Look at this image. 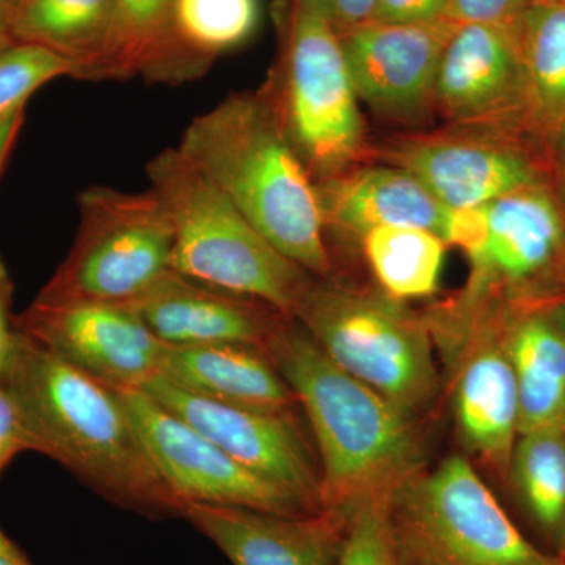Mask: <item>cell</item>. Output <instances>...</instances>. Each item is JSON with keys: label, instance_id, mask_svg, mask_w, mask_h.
<instances>
[{"label": "cell", "instance_id": "6da1fadb", "mask_svg": "<svg viewBox=\"0 0 565 565\" xmlns=\"http://www.w3.org/2000/svg\"><path fill=\"white\" fill-rule=\"evenodd\" d=\"M0 382L20 405L33 451L47 456L104 500L148 519L182 516L114 390L14 330Z\"/></svg>", "mask_w": 565, "mask_h": 565}, {"label": "cell", "instance_id": "7a4b0ae2", "mask_svg": "<svg viewBox=\"0 0 565 565\" xmlns=\"http://www.w3.org/2000/svg\"><path fill=\"white\" fill-rule=\"evenodd\" d=\"M291 386L318 452L326 511L392 493L427 465L418 419L337 366L299 322L285 319L264 345Z\"/></svg>", "mask_w": 565, "mask_h": 565}, {"label": "cell", "instance_id": "3957f363", "mask_svg": "<svg viewBox=\"0 0 565 565\" xmlns=\"http://www.w3.org/2000/svg\"><path fill=\"white\" fill-rule=\"evenodd\" d=\"M178 148L281 255L332 277L313 178L258 90L233 93L193 118Z\"/></svg>", "mask_w": 565, "mask_h": 565}, {"label": "cell", "instance_id": "277c9868", "mask_svg": "<svg viewBox=\"0 0 565 565\" xmlns=\"http://www.w3.org/2000/svg\"><path fill=\"white\" fill-rule=\"evenodd\" d=\"M277 54L259 95L315 182L370 162L371 141L332 24L300 0H275Z\"/></svg>", "mask_w": 565, "mask_h": 565}, {"label": "cell", "instance_id": "5b68a950", "mask_svg": "<svg viewBox=\"0 0 565 565\" xmlns=\"http://www.w3.org/2000/svg\"><path fill=\"white\" fill-rule=\"evenodd\" d=\"M147 174L172 222L177 273L294 318L315 275L281 255L180 148L154 156Z\"/></svg>", "mask_w": 565, "mask_h": 565}, {"label": "cell", "instance_id": "8992f818", "mask_svg": "<svg viewBox=\"0 0 565 565\" xmlns=\"http://www.w3.org/2000/svg\"><path fill=\"white\" fill-rule=\"evenodd\" d=\"M486 211V237L467 255L463 288L422 315L448 367L494 311L563 296L565 212L550 184L509 193Z\"/></svg>", "mask_w": 565, "mask_h": 565}, {"label": "cell", "instance_id": "52a82bcc", "mask_svg": "<svg viewBox=\"0 0 565 565\" xmlns=\"http://www.w3.org/2000/svg\"><path fill=\"white\" fill-rule=\"evenodd\" d=\"M292 319L337 366L405 415L419 422L433 411L441 375L423 316L381 289L315 277Z\"/></svg>", "mask_w": 565, "mask_h": 565}, {"label": "cell", "instance_id": "ba28073f", "mask_svg": "<svg viewBox=\"0 0 565 565\" xmlns=\"http://www.w3.org/2000/svg\"><path fill=\"white\" fill-rule=\"evenodd\" d=\"M390 519L399 565H564L515 526L467 456L405 479Z\"/></svg>", "mask_w": 565, "mask_h": 565}, {"label": "cell", "instance_id": "9c48e42d", "mask_svg": "<svg viewBox=\"0 0 565 565\" xmlns=\"http://www.w3.org/2000/svg\"><path fill=\"white\" fill-rule=\"evenodd\" d=\"M73 247L36 299L131 305L173 269V226L158 193L92 185L77 196Z\"/></svg>", "mask_w": 565, "mask_h": 565}, {"label": "cell", "instance_id": "30bf717a", "mask_svg": "<svg viewBox=\"0 0 565 565\" xmlns=\"http://www.w3.org/2000/svg\"><path fill=\"white\" fill-rule=\"evenodd\" d=\"M522 132L445 125L371 143L367 161L414 174L449 210L484 206L509 193L550 184L546 158L527 151Z\"/></svg>", "mask_w": 565, "mask_h": 565}, {"label": "cell", "instance_id": "8fae6325", "mask_svg": "<svg viewBox=\"0 0 565 565\" xmlns=\"http://www.w3.org/2000/svg\"><path fill=\"white\" fill-rule=\"evenodd\" d=\"M114 392L182 508L210 504L288 516L319 514L281 487L253 473L141 390Z\"/></svg>", "mask_w": 565, "mask_h": 565}, {"label": "cell", "instance_id": "7c38bea8", "mask_svg": "<svg viewBox=\"0 0 565 565\" xmlns=\"http://www.w3.org/2000/svg\"><path fill=\"white\" fill-rule=\"evenodd\" d=\"M140 390L253 473L299 498L311 511H326L321 463L296 411H255L215 403L185 392L162 375Z\"/></svg>", "mask_w": 565, "mask_h": 565}, {"label": "cell", "instance_id": "4fadbf2b", "mask_svg": "<svg viewBox=\"0 0 565 565\" xmlns=\"http://www.w3.org/2000/svg\"><path fill=\"white\" fill-rule=\"evenodd\" d=\"M13 327L110 390H140L161 374L166 344L129 305L35 299Z\"/></svg>", "mask_w": 565, "mask_h": 565}, {"label": "cell", "instance_id": "5bb4252c", "mask_svg": "<svg viewBox=\"0 0 565 565\" xmlns=\"http://www.w3.org/2000/svg\"><path fill=\"white\" fill-rule=\"evenodd\" d=\"M457 22L419 24L370 21L341 33L359 102L382 120L424 131L435 115L434 88L441 55Z\"/></svg>", "mask_w": 565, "mask_h": 565}, {"label": "cell", "instance_id": "9a60e30c", "mask_svg": "<svg viewBox=\"0 0 565 565\" xmlns=\"http://www.w3.org/2000/svg\"><path fill=\"white\" fill-rule=\"evenodd\" d=\"M434 110L446 126L526 132L516 32L494 25L457 24L435 77Z\"/></svg>", "mask_w": 565, "mask_h": 565}, {"label": "cell", "instance_id": "2e32d148", "mask_svg": "<svg viewBox=\"0 0 565 565\" xmlns=\"http://www.w3.org/2000/svg\"><path fill=\"white\" fill-rule=\"evenodd\" d=\"M449 371L452 415L465 456L508 481L520 437V404L514 371L493 316L476 327Z\"/></svg>", "mask_w": 565, "mask_h": 565}, {"label": "cell", "instance_id": "e0dca14e", "mask_svg": "<svg viewBox=\"0 0 565 565\" xmlns=\"http://www.w3.org/2000/svg\"><path fill=\"white\" fill-rule=\"evenodd\" d=\"M166 345L263 348L286 318L262 300L169 270L129 305Z\"/></svg>", "mask_w": 565, "mask_h": 565}, {"label": "cell", "instance_id": "ac0fdd59", "mask_svg": "<svg viewBox=\"0 0 565 565\" xmlns=\"http://www.w3.org/2000/svg\"><path fill=\"white\" fill-rule=\"evenodd\" d=\"M233 565H333L345 514L288 516L225 505L188 504L182 512Z\"/></svg>", "mask_w": 565, "mask_h": 565}, {"label": "cell", "instance_id": "d6986e66", "mask_svg": "<svg viewBox=\"0 0 565 565\" xmlns=\"http://www.w3.org/2000/svg\"><path fill=\"white\" fill-rule=\"evenodd\" d=\"M315 185L326 236L334 232L362 239L381 226H415L446 243L451 210L399 167L364 162Z\"/></svg>", "mask_w": 565, "mask_h": 565}, {"label": "cell", "instance_id": "ffe728a7", "mask_svg": "<svg viewBox=\"0 0 565 565\" xmlns=\"http://www.w3.org/2000/svg\"><path fill=\"white\" fill-rule=\"evenodd\" d=\"M492 316L515 375L520 434L561 426L565 415L563 299L515 305Z\"/></svg>", "mask_w": 565, "mask_h": 565}, {"label": "cell", "instance_id": "44dd1931", "mask_svg": "<svg viewBox=\"0 0 565 565\" xmlns=\"http://www.w3.org/2000/svg\"><path fill=\"white\" fill-rule=\"evenodd\" d=\"M159 375L215 403L269 412L300 407L273 360L256 345H166Z\"/></svg>", "mask_w": 565, "mask_h": 565}, {"label": "cell", "instance_id": "7402d4cb", "mask_svg": "<svg viewBox=\"0 0 565 565\" xmlns=\"http://www.w3.org/2000/svg\"><path fill=\"white\" fill-rule=\"evenodd\" d=\"M262 20L259 0H173L166 32L141 79L178 85L200 79L243 46Z\"/></svg>", "mask_w": 565, "mask_h": 565}, {"label": "cell", "instance_id": "603a6c76", "mask_svg": "<svg viewBox=\"0 0 565 565\" xmlns=\"http://www.w3.org/2000/svg\"><path fill=\"white\" fill-rule=\"evenodd\" d=\"M526 132L545 141L565 122V7L534 3L516 29Z\"/></svg>", "mask_w": 565, "mask_h": 565}, {"label": "cell", "instance_id": "cb8c5ba5", "mask_svg": "<svg viewBox=\"0 0 565 565\" xmlns=\"http://www.w3.org/2000/svg\"><path fill=\"white\" fill-rule=\"evenodd\" d=\"M550 553L565 556V434L545 427L520 434L508 481Z\"/></svg>", "mask_w": 565, "mask_h": 565}, {"label": "cell", "instance_id": "d4e9b609", "mask_svg": "<svg viewBox=\"0 0 565 565\" xmlns=\"http://www.w3.org/2000/svg\"><path fill=\"white\" fill-rule=\"evenodd\" d=\"M110 14L111 0H22L11 35L61 55L81 79L103 51Z\"/></svg>", "mask_w": 565, "mask_h": 565}, {"label": "cell", "instance_id": "484cf974", "mask_svg": "<svg viewBox=\"0 0 565 565\" xmlns=\"http://www.w3.org/2000/svg\"><path fill=\"white\" fill-rule=\"evenodd\" d=\"M364 258L379 289L396 302L437 294L448 244L415 226H381L362 237Z\"/></svg>", "mask_w": 565, "mask_h": 565}, {"label": "cell", "instance_id": "4316f807", "mask_svg": "<svg viewBox=\"0 0 565 565\" xmlns=\"http://www.w3.org/2000/svg\"><path fill=\"white\" fill-rule=\"evenodd\" d=\"M173 0H111L106 43L81 81L141 77L158 50Z\"/></svg>", "mask_w": 565, "mask_h": 565}, {"label": "cell", "instance_id": "83f0119b", "mask_svg": "<svg viewBox=\"0 0 565 565\" xmlns=\"http://www.w3.org/2000/svg\"><path fill=\"white\" fill-rule=\"evenodd\" d=\"M390 494L363 498L345 512L343 537L333 565H399Z\"/></svg>", "mask_w": 565, "mask_h": 565}, {"label": "cell", "instance_id": "f1b7e54d", "mask_svg": "<svg viewBox=\"0 0 565 565\" xmlns=\"http://www.w3.org/2000/svg\"><path fill=\"white\" fill-rule=\"evenodd\" d=\"M63 76L73 77V65L61 55L35 44H7L0 50V118L25 107L33 93Z\"/></svg>", "mask_w": 565, "mask_h": 565}, {"label": "cell", "instance_id": "f546056e", "mask_svg": "<svg viewBox=\"0 0 565 565\" xmlns=\"http://www.w3.org/2000/svg\"><path fill=\"white\" fill-rule=\"evenodd\" d=\"M534 0H449L448 18L457 24H486L516 32Z\"/></svg>", "mask_w": 565, "mask_h": 565}, {"label": "cell", "instance_id": "4dcf8cb0", "mask_svg": "<svg viewBox=\"0 0 565 565\" xmlns=\"http://www.w3.org/2000/svg\"><path fill=\"white\" fill-rule=\"evenodd\" d=\"M24 451H33L31 430L13 394L0 382V476Z\"/></svg>", "mask_w": 565, "mask_h": 565}, {"label": "cell", "instance_id": "1f68e13d", "mask_svg": "<svg viewBox=\"0 0 565 565\" xmlns=\"http://www.w3.org/2000/svg\"><path fill=\"white\" fill-rule=\"evenodd\" d=\"M449 0H377L373 20L386 24H419L448 18Z\"/></svg>", "mask_w": 565, "mask_h": 565}, {"label": "cell", "instance_id": "d6a6232c", "mask_svg": "<svg viewBox=\"0 0 565 565\" xmlns=\"http://www.w3.org/2000/svg\"><path fill=\"white\" fill-rule=\"evenodd\" d=\"M321 13L338 35L373 20L377 0H300Z\"/></svg>", "mask_w": 565, "mask_h": 565}, {"label": "cell", "instance_id": "836d02e7", "mask_svg": "<svg viewBox=\"0 0 565 565\" xmlns=\"http://www.w3.org/2000/svg\"><path fill=\"white\" fill-rule=\"evenodd\" d=\"M14 285L9 269L0 256V375L9 362L11 345H13L14 327L11 305H13Z\"/></svg>", "mask_w": 565, "mask_h": 565}, {"label": "cell", "instance_id": "e575fe53", "mask_svg": "<svg viewBox=\"0 0 565 565\" xmlns=\"http://www.w3.org/2000/svg\"><path fill=\"white\" fill-rule=\"evenodd\" d=\"M550 188L565 212V122L544 141Z\"/></svg>", "mask_w": 565, "mask_h": 565}, {"label": "cell", "instance_id": "d590c367", "mask_svg": "<svg viewBox=\"0 0 565 565\" xmlns=\"http://www.w3.org/2000/svg\"><path fill=\"white\" fill-rule=\"evenodd\" d=\"M25 120V107L11 110L10 114L3 115L0 118V173L6 167L7 159H9L14 143H17L18 136H20L22 126Z\"/></svg>", "mask_w": 565, "mask_h": 565}, {"label": "cell", "instance_id": "8d00e7d4", "mask_svg": "<svg viewBox=\"0 0 565 565\" xmlns=\"http://www.w3.org/2000/svg\"><path fill=\"white\" fill-rule=\"evenodd\" d=\"M18 7H20L18 0H0V50L14 41L11 29H13Z\"/></svg>", "mask_w": 565, "mask_h": 565}, {"label": "cell", "instance_id": "74e56055", "mask_svg": "<svg viewBox=\"0 0 565 565\" xmlns=\"http://www.w3.org/2000/svg\"><path fill=\"white\" fill-rule=\"evenodd\" d=\"M0 565H33L28 555L0 527Z\"/></svg>", "mask_w": 565, "mask_h": 565}, {"label": "cell", "instance_id": "f35d334b", "mask_svg": "<svg viewBox=\"0 0 565 565\" xmlns=\"http://www.w3.org/2000/svg\"><path fill=\"white\" fill-rule=\"evenodd\" d=\"M534 3H542V6L565 7V0H534Z\"/></svg>", "mask_w": 565, "mask_h": 565}, {"label": "cell", "instance_id": "ab89813d", "mask_svg": "<svg viewBox=\"0 0 565 565\" xmlns=\"http://www.w3.org/2000/svg\"><path fill=\"white\" fill-rule=\"evenodd\" d=\"M561 299H563L564 311H565V281H564L563 296H561Z\"/></svg>", "mask_w": 565, "mask_h": 565}, {"label": "cell", "instance_id": "60d3db41", "mask_svg": "<svg viewBox=\"0 0 565 565\" xmlns=\"http://www.w3.org/2000/svg\"><path fill=\"white\" fill-rule=\"evenodd\" d=\"M561 427H563V430H564V434H565V415H564L563 423H561Z\"/></svg>", "mask_w": 565, "mask_h": 565}, {"label": "cell", "instance_id": "b9f144b4", "mask_svg": "<svg viewBox=\"0 0 565 565\" xmlns=\"http://www.w3.org/2000/svg\"><path fill=\"white\" fill-rule=\"evenodd\" d=\"M563 561H564V565H565V556H564V559H563Z\"/></svg>", "mask_w": 565, "mask_h": 565}, {"label": "cell", "instance_id": "7bdbcfd3", "mask_svg": "<svg viewBox=\"0 0 565 565\" xmlns=\"http://www.w3.org/2000/svg\"><path fill=\"white\" fill-rule=\"evenodd\" d=\"M18 2H20V3H21V2H22V0H18Z\"/></svg>", "mask_w": 565, "mask_h": 565}]
</instances>
